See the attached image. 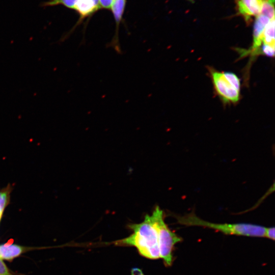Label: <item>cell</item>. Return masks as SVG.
<instances>
[{
	"mask_svg": "<svg viewBox=\"0 0 275 275\" xmlns=\"http://www.w3.org/2000/svg\"><path fill=\"white\" fill-rule=\"evenodd\" d=\"M128 227L133 231L130 235L113 242L115 245L134 246L139 254L148 259L160 258L158 236L150 215L139 224H131Z\"/></svg>",
	"mask_w": 275,
	"mask_h": 275,
	"instance_id": "1",
	"label": "cell"
},
{
	"mask_svg": "<svg viewBox=\"0 0 275 275\" xmlns=\"http://www.w3.org/2000/svg\"><path fill=\"white\" fill-rule=\"evenodd\" d=\"M178 223L186 226H198L210 228L226 235L249 237H264L266 227L246 223L218 224L204 221L194 212L176 215Z\"/></svg>",
	"mask_w": 275,
	"mask_h": 275,
	"instance_id": "2",
	"label": "cell"
},
{
	"mask_svg": "<svg viewBox=\"0 0 275 275\" xmlns=\"http://www.w3.org/2000/svg\"><path fill=\"white\" fill-rule=\"evenodd\" d=\"M150 215L157 233L160 258L166 266H170L173 261L174 246L182 239L169 229L164 221L163 211L159 206H156Z\"/></svg>",
	"mask_w": 275,
	"mask_h": 275,
	"instance_id": "3",
	"label": "cell"
},
{
	"mask_svg": "<svg viewBox=\"0 0 275 275\" xmlns=\"http://www.w3.org/2000/svg\"><path fill=\"white\" fill-rule=\"evenodd\" d=\"M214 89L225 103H236L239 99V92L226 79L222 72L210 69Z\"/></svg>",
	"mask_w": 275,
	"mask_h": 275,
	"instance_id": "4",
	"label": "cell"
},
{
	"mask_svg": "<svg viewBox=\"0 0 275 275\" xmlns=\"http://www.w3.org/2000/svg\"><path fill=\"white\" fill-rule=\"evenodd\" d=\"M253 31V43L252 47L248 51H243L244 54L250 53L256 55L260 53V46L262 42V35L264 30L271 20L267 17L260 14L256 17Z\"/></svg>",
	"mask_w": 275,
	"mask_h": 275,
	"instance_id": "5",
	"label": "cell"
},
{
	"mask_svg": "<svg viewBox=\"0 0 275 275\" xmlns=\"http://www.w3.org/2000/svg\"><path fill=\"white\" fill-rule=\"evenodd\" d=\"M261 2V0H238V13L248 21L252 17H257L260 14Z\"/></svg>",
	"mask_w": 275,
	"mask_h": 275,
	"instance_id": "6",
	"label": "cell"
},
{
	"mask_svg": "<svg viewBox=\"0 0 275 275\" xmlns=\"http://www.w3.org/2000/svg\"><path fill=\"white\" fill-rule=\"evenodd\" d=\"M99 0H77L74 8L80 19L87 17L99 9Z\"/></svg>",
	"mask_w": 275,
	"mask_h": 275,
	"instance_id": "7",
	"label": "cell"
},
{
	"mask_svg": "<svg viewBox=\"0 0 275 275\" xmlns=\"http://www.w3.org/2000/svg\"><path fill=\"white\" fill-rule=\"evenodd\" d=\"M26 248L14 244L0 245V259L11 260L20 256Z\"/></svg>",
	"mask_w": 275,
	"mask_h": 275,
	"instance_id": "8",
	"label": "cell"
},
{
	"mask_svg": "<svg viewBox=\"0 0 275 275\" xmlns=\"http://www.w3.org/2000/svg\"><path fill=\"white\" fill-rule=\"evenodd\" d=\"M262 42L274 47V19L271 20L265 27L262 35Z\"/></svg>",
	"mask_w": 275,
	"mask_h": 275,
	"instance_id": "9",
	"label": "cell"
},
{
	"mask_svg": "<svg viewBox=\"0 0 275 275\" xmlns=\"http://www.w3.org/2000/svg\"><path fill=\"white\" fill-rule=\"evenodd\" d=\"M274 0H262L260 14L267 17L270 20L274 19Z\"/></svg>",
	"mask_w": 275,
	"mask_h": 275,
	"instance_id": "10",
	"label": "cell"
},
{
	"mask_svg": "<svg viewBox=\"0 0 275 275\" xmlns=\"http://www.w3.org/2000/svg\"><path fill=\"white\" fill-rule=\"evenodd\" d=\"M77 0H48L43 2L42 7H51L62 5L64 6L74 9Z\"/></svg>",
	"mask_w": 275,
	"mask_h": 275,
	"instance_id": "11",
	"label": "cell"
},
{
	"mask_svg": "<svg viewBox=\"0 0 275 275\" xmlns=\"http://www.w3.org/2000/svg\"><path fill=\"white\" fill-rule=\"evenodd\" d=\"M223 73L228 82L239 92L240 89V82L237 76L231 72H225Z\"/></svg>",
	"mask_w": 275,
	"mask_h": 275,
	"instance_id": "12",
	"label": "cell"
},
{
	"mask_svg": "<svg viewBox=\"0 0 275 275\" xmlns=\"http://www.w3.org/2000/svg\"><path fill=\"white\" fill-rule=\"evenodd\" d=\"M9 199V189L0 190V209L3 211Z\"/></svg>",
	"mask_w": 275,
	"mask_h": 275,
	"instance_id": "13",
	"label": "cell"
},
{
	"mask_svg": "<svg viewBox=\"0 0 275 275\" xmlns=\"http://www.w3.org/2000/svg\"><path fill=\"white\" fill-rule=\"evenodd\" d=\"M260 53L267 57H273L274 55V47L263 43L260 48Z\"/></svg>",
	"mask_w": 275,
	"mask_h": 275,
	"instance_id": "14",
	"label": "cell"
},
{
	"mask_svg": "<svg viewBox=\"0 0 275 275\" xmlns=\"http://www.w3.org/2000/svg\"><path fill=\"white\" fill-rule=\"evenodd\" d=\"M264 237L271 240H274V228H266Z\"/></svg>",
	"mask_w": 275,
	"mask_h": 275,
	"instance_id": "15",
	"label": "cell"
},
{
	"mask_svg": "<svg viewBox=\"0 0 275 275\" xmlns=\"http://www.w3.org/2000/svg\"><path fill=\"white\" fill-rule=\"evenodd\" d=\"M0 275H12L10 272L9 270L4 263V262L0 259Z\"/></svg>",
	"mask_w": 275,
	"mask_h": 275,
	"instance_id": "16",
	"label": "cell"
},
{
	"mask_svg": "<svg viewBox=\"0 0 275 275\" xmlns=\"http://www.w3.org/2000/svg\"><path fill=\"white\" fill-rule=\"evenodd\" d=\"M114 0H99L100 7L105 9L111 8Z\"/></svg>",
	"mask_w": 275,
	"mask_h": 275,
	"instance_id": "17",
	"label": "cell"
},
{
	"mask_svg": "<svg viewBox=\"0 0 275 275\" xmlns=\"http://www.w3.org/2000/svg\"><path fill=\"white\" fill-rule=\"evenodd\" d=\"M131 274V275H144L142 270L136 267L132 268Z\"/></svg>",
	"mask_w": 275,
	"mask_h": 275,
	"instance_id": "18",
	"label": "cell"
},
{
	"mask_svg": "<svg viewBox=\"0 0 275 275\" xmlns=\"http://www.w3.org/2000/svg\"><path fill=\"white\" fill-rule=\"evenodd\" d=\"M3 212L1 209H0V220L1 219V217H2V214H3Z\"/></svg>",
	"mask_w": 275,
	"mask_h": 275,
	"instance_id": "19",
	"label": "cell"
},
{
	"mask_svg": "<svg viewBox=\"0 0 275 275\" xmlns=\"http://www.w3.org/2000/svg\"><path fill=\"white\" fill-rule=\"evenodd\" d=\"M261 1H262V0H261Z\"/></svg>",
	"mask_w": 275,
	"mask_h": 275,
	"instance_id": "20",
	"label": "cell"
}]
</instances>
